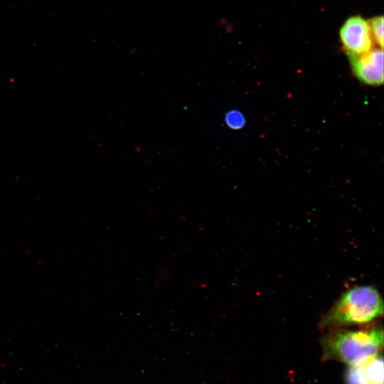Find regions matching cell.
Instances as JSON below:
<instances>
[{
    "mask_svg": "<svg viewBox=\"0 0 384 384\" xmlns=\"http://www.w3.org/2000/svg\"><path fill=\"white\" fill-rule=\"evenodd\" d=\"M324 358L349 366L361 364L380 353L383 346L382 326L359 329H330L321 341Z\"/></svg>",
    "mask_w": 384,
    "mask_h": 384,
    "instance_id": "7a4b0ae2",
    "label": "cell"
},
{
    "mask_svg": "<svg viewBox=\"0 0 384 384\" xmlns=\"http://www.w3.org/2000/svg\"><path fill=\"white\" fill-rule=\"evenodd\" d=\"M356 78L365 84L379 85L383 82V48L370 50L360 55H348Z\"/></svg>",
    "mask_w": 384,
    "mask_h": 384,
    "instance_id": "277c9868",
    "label": "cell"
},
{
    "mask_svg": "<svg viewBox=\"0 0 384 384\" xmlns=\"http://www.w3.org/2000/svg\"><path fill=\"white\" fill-rule=\"evenodd\" d=\"M383 301L373 285H358L344 292L323 316L322 329L372 324L383 316Z\"/></svg>",
    "mask_w": 384,
    "mask_h": 384,
    "instance_id": "6da1fadb",
    "label": "cell"
},
{
    "mask_svg": "<svg viewBox=\"0 0 384 384\" xmlns=\"http://www.w3.org/2000/svg\"><path fill=\"white\" fill-rule=\"evenodd\" d=\"M346 384H383V359L381 354L356 366H349Z\"/></svg>",
    "mask_w": 384,
    "mask_h": 384,
    "instance_id": "5b68a950",
    "label": "cell"
},
{
    "mask_svg": "<svg viewBox=\"0 0 384 384\" xmlns=\"http://www.w3.org/2000/svg\"><path fill=\"white\" fill-rule=\"evenodd\" d=\"M339 36L348 55H360L372 50L369 23L361 16L348 18L341 27Z\"/></svg>",
    "mask_w": 384,
    "mask_h": 384,
    "instance_id": "3957f363",
    "label": "cell"
},
{
    "mask_svg": "<svg viewBox=\"0 0 384 384\" xmlns=\"http://www.w3.org/2000/svg\"><path fill=\"white\" fill-rule=\"evenodd\" d=\"M372 37L380 48L383 47V17L376 16L369 23Z\"/></svg>",
    "mask_w": 384,
    "mask_h": 384,
    "instance_id": "8992f818",
    "label": "cell"
},
{
    "mask_svg": "<svg viewBox=\"0 0 384 384\" xmlns=\"http://www.w3.org/2000/svg\"><path fill=\"white\" fill-rule=\"evenodd\" d=\"M225 122L230 128L240 129L245 124V120L242 113L234 110L226 114Z\"/></svg>",
    "mask_w": 384,
    "mask_h": 384,
    "instance_id": "52a82bcc",
    "label": "cell"
}]
</instances>
